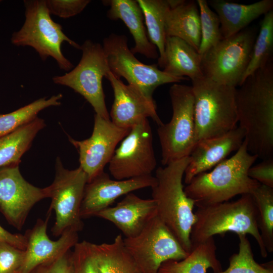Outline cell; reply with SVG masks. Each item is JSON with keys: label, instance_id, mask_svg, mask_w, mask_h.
I'll list each match as a JSON object with an SVG mask.
<instances>
[{"label": "cell", "instance_id": "38", "mask_svg": "<svg viewBox=\"0 0 273 273\" xmlns=\"http://www.w3.org/2000/svg\"><path fill=\"white\" fill-rule=\"evenodd\" d=\"M38 273H74L72 252H68L48 263Z\"/></svg>", "mask_w": 273, "mask_h": 273}, {"label": "cell", "instance_id": "40", "mask_svg": "<svg viewBox=\"0 0 273 273\" xmlns=\"http://www.w3.org/2000/svg\"><path fill=\"white\" fill-rule=\"evenodd\" d=\"M13 273H20V271L19 270H17V271H16Z\"/></svg>", "mask_w": 273, "mask_h": 273}, {"label": "cell", "instance_id": "34", "mask_svg": "<svg viewBox=\"0 0 273 273\" xmlns=\"http://www.w3.org/2000/svg\"><path fill=\"white\" fill-rule=\"evenodd\" d=\"M93 245L83 241L75 245L72 252L74 273H99Z\"/></svg>", "mask_w": 273, "mask_h": 273}, {"label": "cell", "instance_id": "41", "mask_svg": "<svg viewBox=\"0 0 273 273\" xmlns=\"http://www.w3.org/2000/svg\"><path fill=\"white\" fill-rule=\"evenodd\" d=\"M0 2H1V1H0Z\"/></svg>", "mask_w": 273, "mask_h": 273}, {"label": "cell", "instance_id": "9", "mask_svg": "<svg viewBox=\"0 0 273 273\" xmlns=\"http://www.w3.org/2000/svg\"><path fill=\"white\" fill-rule=\"evenodd\" d=\"M123 34L111 33L103 39V48L110 71L116 77H124L128 84L139 89L148 99L159 86L178 83L186 77L171 76L160 70L157 65H147L138 60L129 49Z\"/></svg>", "mask_w": 273, "mask_h": 273}, {"label": "cell", "instance_id": "16", "mask_svg": "<svg viewBox=\"0 0 273 273\" xmlns=\"http://www.w3.org/2000/svg\"><path fill=\"white\" fill-rule=\"evenodd\" d=\"M106 78L110 82L114 93V99L109 116L115 125L130 129L149 117L158 126L163 123L157 113L154 100L148 99L135 86L124 84L110 71Z\"/></svg>", "mask_w": 273, "mask_h": 273}, {"label": "cell", "instance_id": "30", "mask_svg": "<svg viewBox=\"0 0 273 273\" xmlns=\"http://www.w3.org/2000/svg\"><path fill=\"white\" fill-rule=\"evenodd\" d=\"M62 97V95L59 94L49 99L42 98L9 113L0 114V136L31 122L41 110L60 105Z\"/></svg>", "mask_w": 273, "mask_h": 273}, {"label": "cell", "instance_id": "5", "mask_svg": "<svg viewBox=\"0 0 273 273\" xmlns=\"http://www.w3.org/2000/svg\"><path fill=\"white\" fill-rule=\"evenodd\" d=\"M192 82L196 143L223 135L237 126L236 87L204 76Z\"/></svg>", "mask_w": 273, "mask_h": 273}, {"label": "cell", "instance_id": "32", "mask_svg": "<svg viewBox=\"0 0 273 273\" xmlns=\"http://www.w3.org/2000/svg\"><path fill=\"white\" fill-rule=\"evenodd\" d=\"M239 251L229 258V265L224 270L215 273H273L272 261L259 264L254 258L251 244L246 235H238Z\"/></svg>", "mask_w": 273, "mask_h": 273}, {"label": "cell", "instance_id": "24", "mask_svg": "<svg viewBox=\"0 0 273 273\" xmlns=\"http://www.w3.org/2000/svg\"><path fill=\"white\" fill-rule=\"evenodd\" d=\"M163 71L173 76L189 77L191 80L203 77L201 56L184 40L166 37Z\"/></svg>", "mask_w": 273, "mask_h": 273}, {"label": "cell", "instance_id": "20", "mask_svg": "<svg viewBox=\"0 0 273 273\" xmlns=\"http://www.w3.org/2000/svg\"><path fill=\"white\" fill-rule=\"evenodd\" d=\"M96 216L114 223L125 238H131L157 216V208L153 199H142L131 192L116 206L101 211Z\"/></svg>", "mask_w": 273, "mask_h": 273}, {"label": "cell", "instance_id": "26", "mask_svg": "<svg viewBox=\"0 0 273 273\" xmlns=\"http://www.w3.org/2000/svg\"><path fill=\"white\" fill-rule=\"evenodd\" d=\"M44 126V120L37 117L16 130L0 136V169L19 164L21 158L29 149L37 133Z\"/></svg>", "mask_w": 273, "mask_h": 273}, {"label": "cell", "instance_id": "15", "mask_svg": "<svg viewBox=\"0 0 273 273\" xmlns=\"http://www.w3.org/2000/svg\"><path fill=\"white\" fill-rule=\"evenodd\" d=\"M49 198L47 187L39 188L27 181L19 164L0 169V209L13 226L21 229L32 207Z\"/></svg>", "mask_w": 273, "mask_h": 273}, {"label": "cell", "instance_id": "12", "mask_svg": "<svg viewBox=\"0 0 273 273\" xmlns=\"http://www.w3.org/2000/svg\"><path fill=\"white\" fill-rule=\"evenodd\" d=\"M56 164L55 179L47 189L52 199L49 211L54 209L56 213L52 231L58 236L67 230L78 232L82 229L80 210L87 177L79 166L73 170L65 168L59 158Z\"/></svg>", "mask_w": 273, "mask_h": 273}, {"label": "cell", "instance_id": "39", "mask_svg": "<svg viewBox=\"0 0 273 273\" xmlns=\"http://www.w3.org/2000/svg\"><path fill=\"white\" fill-rule=\"evenodd\" d=\"M0 242L8 243L14 246L25 250L26 238L25 235L10 233L0 225Z\"/></svg>", "mask_w": 273, "mask_h": 273}, {"label": "cell", "instance_id": "35", "mask_svg": "<svg viewBox=\"0 0 273 273\" xmlns=\"http://www.w3.org/2000/svg\"><path fill=\"white\" fill-rule=\"evenodd\" d=\"M24 257L25 250L0 242V273H13L18 270Z\"/></svg>", "mask_w": 273, "mask_h": 273}, {"label": "cell", "instance_id": "4", "mask_svg": "<svg viewBox=\"0 0 273 273\" xmlns=\"http://www.w3.org/2000/svg\"><path fill=\"white\" fill-rule=\"evenodd\" d=\"M197 207L190 235L192 248L215 235L233 232L237 235H251L258 245L262 257L267 256L258 229L257 207L251 194L242 195L233 201Z\"/></svg>", "mask_w": 273, "mask_h": 273}, {"label": "cell", "instance_id": "19", "mask_svg": "<svg viewBox=\"0 0 273 273\" xmlns=\"http://www.w3.org/2000/svg\"><path fill=\"white\" fill-rule=\"evenodd\" d=\"M245 139V132L239 126L218 136L198 141L189 155V162L185 170L184 181L188 185L196 175L212 169L237 151Z\"/></svg>", "mask_w": 273, "mask_h": 273}, {"label": "cell", "instance_id": "11", "mask_svg": "<svg viewBox=\"0 0 273 273\" xmlns=\"http://www.w3.org/2000/svg\"><path fill=\"white\" fill-rule=\"evenodd\" d=\"M123 243L142 273H158L163 262L181 260L189 254L157 216L139 234L123 239Z\"/></svg>", "mask_w": 273, "mask_h": 273}, {"label": "cell", "instance_id": "8", "mask_svg": "<svg viewBox=\"0 0 273 273\" xmlns=\"http://www.w3.org/2000/svg\"><path fill=\"white\" fill-rule=\"evenodd\" d=\"M255 33L243 29L231 37L222 38L201 56L204 77L218 83L236 87L250 60Z\"/></svg>", "mask_w": 273, "mask_h": 273}, {"label": "cell", "instance_id": "37", "mask_svg": "<svg viewBox=\"0 0 273 273\" xmlns=\"http://www.w3.org/2000/svg\"><path fill=\"white\" fill-rule=\"evenodd\" d=\"M248 174L260 184L273 188V157L263 159L259 163L251 166Z\"/></svg>", "mask_w": 273, "mask_h": 273}, {"label": "cell", "instance_id": "2", "mask_svg": "<svg viewBox=\"0 0 273 273\" xmlns=\"http://www.w3.org/2000/svg\"><path fill=\"white\" fill-rule=\"evenodd\" d=\"M258 157L250 154L244 140L236 153L209 172L195 176L184 188L197 207L228 201L239 195L251 194L260 184L248 174Z\"/></svg>", "mask_w": 273, "mask_h": 273}, {"label": "cell", "instance_id": "1", "mask_svg": "<svg viewBox=\"0 0 273 273\" xmlns=\"http://www.w3.org/2000/svg\"><path fill=\"white\" fill-rule=\"evenodd\" d=\"M236 88L238 123L245 132L248 152L273 157V64L270 61Z\"/></svg>", "mask_w": 273, "mask_h": 273}, {"label": "cell", "instance_id": "36", "mask_svg": "<svg viewBox=\"0 0 273 273\" xmlns=\"http://www.w3.org/2000/svg\"><path fill=\"white\" fill-rule=\"evenodd\" d=\"M50 14L68 18L80 13L90 2L89 0H46Z\"/></svg>", "mask_w": 273, "mask_h": 273}, {"label": "cell", "instance_id": "3", "mask_svg": "<svg viewBox=\"0 0 273 273\" xmlns=\"http://www.w3.org/2000/svg\"><path fill=\"white\" fill-rule=\"evenodd\" d=\"M189 156L171 162L156 170V184L152 189L157 216L189 253L192 249L190 235L196 217L194 201L184 191L183 178Z\"/></svg>", "mask_w": 273, "mask_h": 273}, {"label": "cell", "instance_id": "7", "mask_svg": "<svg viewBox=\"0 0 273 273\" xmlns=\"http://www.w3.org/2000/svg\"><path fill=\"white\" fill-rule=\"evenodd\" d=\"M169 94L172 117L169 122L158 125L157 130L163 166L189 156L196 143L192 86L175 83Z\"/></svg>", "mask_w": 273, "mask_h": 273}, {"label": "cell", "instance_id": "21", "mask_svg": "<svg viewBox=\"0 0 273 273\" xmlns=\"http://www.w3.org/2000/svg\"><path fill=\"white\" fill-rule=\"evenodd\" d=\"M103 3L110 6L107 13L108 18L122 20L129 29L135 42L131 52L134 55L141 54L148 59H158V51L148 37L144 25L143 13L137 1L109 0Z\"/></svg>", "mask_w": 273, "mask_h": 273}, {"label": "cell", "instance_id": "23", "mask_svg": "<svg viewBox=\"0 0 273 273\" xmlns=\"http://www.w3.org/2000/svg\"><path fill=\"white\" fill-rule=\"evenodd\" d=\"M208 3L218 17L222 38L239 33L253 21L272 10L273 8L272 0H262L249 5L224 0H212Z\"/></svg>", "mask_w": 273, "mask_h": 273}, {"label": "cell", "instance_id": "27", "mask_svg": "<svg viewBox=\"0 0 273 273\" xmlns=\"http://www.w3.org/2000/svg\"><path fill=\"white\" fill-rule=\"evenodd\" d=\"M99 273H142L118 235L111 243L93 244Z\"/></svg>", "mask_w": 273, "mask_h": 273}, {"label": "cell", "instance_id": "6", "mask_svg": "<svg viewBox=\"0 0 273 273\" xmlns=\"http://www.w3.org/2000/svg\"><path fill=\"white\" fill-rule=\"evenodd\" d=\"M24 3L25 21L19 30L13 33L12 43L17 47H31L42 60L51 57L60 69L70 71L73 65L63 55L61 44L66 41L80 50L81 46L67 36L61 25L52 19L46 0H27Z\"/></svg>", "mask_w": 273, "mask_h": 273}, {"label": "cell", "instance_id": "10", "mask_svg": "<svg viewBox=\"0 0 273 273\" xmlns=\"http://www.w3.org/2000/svg\"><path fill=\"white\" fill-rule=\"evenodd\" d=\"M80 50L82 57L77 65L64 75L54 77L53 80L81 95L93 107L96 114L110 119L102 86L103 78L110 69L103 46L87 39Z\"/></svg>", "mask_w": 273, "mask_h": 273}, {"label": "cell", "instance_id": "31", "mask_svg": "<svg viewBox=\"0 0 273 273\" xmlns=\"http://www.w3.org/2000/svg\"><path fill=\"white\" fill-rule=\"evenodd\" d=\"M258 213V226L267 253L273 251V188L260 184L251 194Z\"/></svg>", "mask_w": 273, "mask_h": 273}, {"label": "cell", "instance_id": "17", "mask_svg": "<svg viewBox=\"0 0 273 273\" xmlns=\"http://www.w3.org/2000/svg\"><path fill=\"white\" fill-rule=\"evenodd\" d=\"M156 179L152 175L123 180L111 179L103 171L85 187L80 215L81 218L96 216L110 207L119 197L134 191L154 186Z\"/></svg>", "mask_w": 273, "mask_h": 273}, {"label": "cell", "instance_id": "33", "mask_svg": "<svg viewBox=\"0 0 273 273\" xmlns=\"http://www.w3.org/2000/svg\"><path fill=\"white\" fill-rule=\"evenodd\" d=\"M201 24V41L198 53L202 56L221 39L220 21L217 14L210 9L208 2L197 0Z\"/></svg>", "mask_w": 273, "mask_h": 273}, {"label": "cell", "instance_id": "14", "mask_svg": "<svg viewBox=\"0 0 273 273\" xmlns=\"http://www.w3.org/2000/svg\"><path fill=\"white\" fill-rule=\"evenodd\" d=\"M130 129L119 127L110 119L95 114L93 131L89 138L77 141L69 136L70 142L78 151L79 167L86 174L87 183L104 171L116 146Z\"/></svg>", "mask_w": 273, "mask_h": 273}, {"label": "cell", "instance_id": "28", "mask_svg": "<svg viewBox=\"0 0 273 273\" xmlns=\"http://www.w3.org/2000/svg\"><path fill=\"white\" fill-rule=\"evenodd\" d=\"M143 13L148 37L157 48L158 65L163 68L166 35L165 18L169 0H136Z\"/></svg>", "mask_w": 273, "mask_h": 273}, {"label": "cell", "instance_id": "29", "mask_svg": "<svg viewBox=\"0 0 273 273\" xmlns=\"http://www.w3.org/2000/svg\"><path fill=\"white\" fill-rule=\"evenodd\" d=\"M273 11L264 15L258 35L255 38L251 57L240 85L248 76L272 61Z\"/></svg>", "mask_w": 273, "mask_h": 273}, {"label": "cell", "instance_id": "13", "mask_svg": "<svg viewBox=\"0 0 273 273\" xmlns=\"http://www.w3.org/2000/svg\"><path fill=\"white\" fill-rule=\"evenodd\" d=\"M153 141L148 119L132 127L108 163L111 175L116 180L152 175L157 165Z\"/></svg>", "mask_w": 273, "mask_h": 273}, {"label": "cell", "instance_id": "22", "mask_svg": "<svg viewBox=\"0 0 273 273\" xmlns=\"http://www.w3.org/2000/svg\"><path fill=\"white\" fill-rule=\"evenodd\" d=\"M169 2L165 18L166 37H178L198 52L201 41V24L197 2L169 0Z\"/></svg>", "mask_w": 273, "mask_h": 273}, {"label": "cell", "instance_id": "18", "mask_svg": "<svg viewBox=\"0 0 273 273\" xmlns=\"http://www.w3.org/2000/svg\"><path fill=\"white\" fill-rule=\"evenodd\" d=\"M44 220L38 219L34 226L25 235L26 247L24 261L18 270L20 273H31L36 267L55 260L70 251L78 242V232L64 231L57 241H52L47 233V225L51 214Z\"/></svg>", "mask_w": 273, "mask_h": 273}, {"label": "cell", "instance_id": "25", "mask_svg": "<svg viewBox=\"0 0 273 273\" xmlns=\"http://www.w3.org/2000/svg\"><path fill=\"white\" fill-rule=\"evenodd\" d=\"M216 251L215 241L211 237L193 247L184 259L163 262L158 273H206L209 268L214 273L219 272L222 270V267Z\"/></svg>", "mask_w": 273, "mask_h": 273}]
</instances>
